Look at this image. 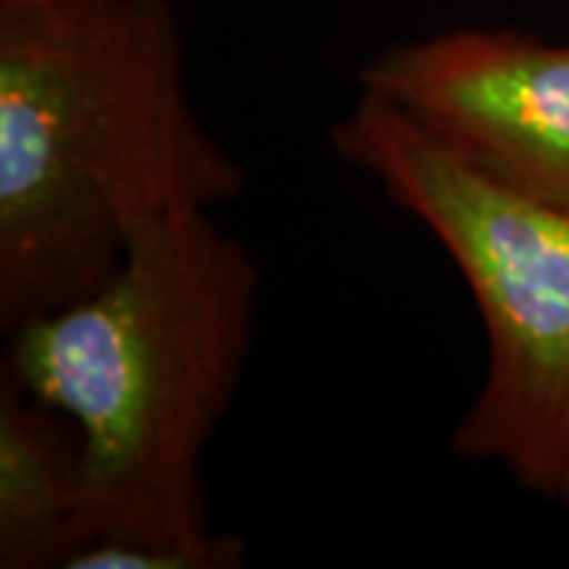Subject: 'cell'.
<instances>
[{"mask_svg":"<svg viewBox=\"0 0 569 569\" xmlns=\"http://www.w3.org/2000/svg\"><path fill=\"white\" fill-rule=\"evenodd\" d=\"M244 190L193 108L171 0L0 10L3 332L92 291L142 228Z\"/></svg>","mask_w":569,"mask_h":569,"instance_id":"6da1fadb","label":"cell"},{"mask_svg":"<svg viewBox=\"0 0 569 569\" xmlns=\"http://www.w3.org/2000/svg\"><path fill=\"white\" fill-rule=\"evenodd\" d=\"M260 284L216 212H181L142 228L92 291L7 332V373L80 433L82 545L216 531L203 456L244 380Z\"/></svg>","mask_w":569,"mask_h":569,"instance_id":"7a4b0ae2","label":"cell"},{"mask_svg":"<svg viewBox=\"0 0 569 569\" xmlns=\"http://www.w3.org/2000/svg\"><path fill=\"white\" fill-rule=\"evenodd\" d=\"M329 140L425 224L478 305L488 367L452 452L507 468L519 488L569 507V209L481 174L365 89Z\"/></svg>","mask_w":569,"mask_h":569,"instance_id":"3957f363","label":"cell"},{"mask_svg":"<svg viewBox=\"0 0 569 569\" xmlns=\"http://www.w3.org/2000/svg\"><path fill=\"white\" fill-rule=\"evenodd\" d=\"M358 82L481 174L569 209V41L466 26L389 44Z\"/></svg>","mask_w":569,"mask_h":569,"instance_id":"277c9868","label":"cell"},{"mask_svg":"<svg viewBox=\"0 0 569 569\" xmlns=\"http://www.w3.org/2000/svg\"><path fill=\"white\" fill-rule=\"evenodd\" d=\"M86 475L77 427L0 377V569L63 567L82 545Z\"/></svg>","mask_w":569,"mask_h":569,"instance_id":"5b68a950","label":"cell"},{"mask_svg":"<svg viewBox=\"0 0 569 569\" xmlns=\"http://www.w3.org/2000/svg\"><path fill=\"white\" fill-rule=\"evenodd\" d=\"M247 541L234 531H212L190 545H127L89 541L61 569H241Z\"/></svg>","mask_w":569,"mask_h":569,"instance_id":"8992f818","label":"cell"},{"mask_svg":"<svg viewBox=\"0 0 569 569\" xmlns=\"http://www.w3.org/2000/svg\"><path fill=\"white\" fill-rule=\"evenodd\" d=\"M22 3H39V0H0V10H7V7H22Z\"/></svg>","mask_w":569,"mask_h":569,"instance_id":"52a82bcc","label":"cell"}]
</instances>
